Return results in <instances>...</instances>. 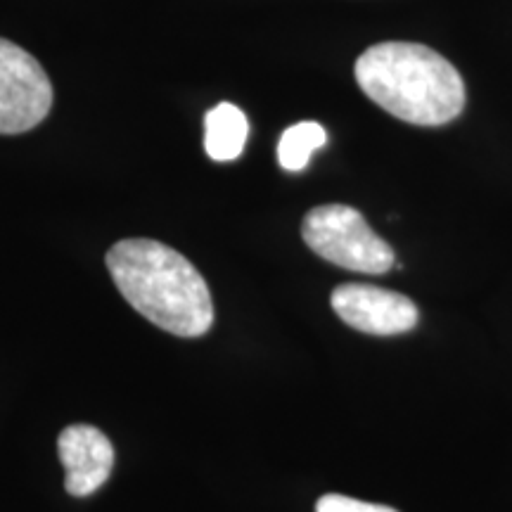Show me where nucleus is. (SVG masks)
Masks as SVG:
<instances>
[{"instance_id":"obj_1","label":"nucleus","mask_w":512,"mask_h":512,"mask_svg":"<svg viewBox=\"0 0 512 512\" xmlns=\"http://www.w3.org/2000/svg\"><path fill=\"white\" fill-rule=\"evenodd\" d=\"M107 271L121 297L152 325L176 337H202L214 325L207 280L174 247L157 240H119Z\"/></svg>"},{"instance_id":"obj_2","label":"nucleus","mask_w":512,"mask_h":512,"mask_svg":"<svg viewBox=\"0 0 512 512\" xmlns=\"http://www.w3.org/2000/svg\"><path fill=\"white\" fill-rule=\"evenodd\" d=\"M354 72L361 91L406 124L444 126L465 107L463 76L422 43H377L358 57Z\"/></svg>"},{"instance_id":"obj_3","label":"nucleus","mask_w":512,"mask_h":512,"mask_svg":"<svg viewBox=\"0 0 512 512\" xmlns=\"http://www.w3.org/2000/svg\"><path fill=\"white\" fill-rule=\"evenodd\" d=\"M302 238L320 259L356 273L380 275L394 266V249L347 204H320L304 216Z\"/></svg>"},{"instance_id":"obj_4","label":"nucleus","mask_w":512,"mask_h":512,"mask_svg":"<svg viewBox=\"0 0 512 512\" xmlns=\"http://www.w3.org/2000/svg\"><path fill=\"white\" fill-rule=\"evenodd\" d=\"M53 107V83L34 55L0 38V133L36 128Z\"/></svg>"},{"instance_id":"obj_5","label":"nucleus","mask_w":512,"mask_h":512,"mask_svg":"<svg viewBox=\"0 0 512 512\" xmlns=\"http://www.w3.org/2000/svg\"><path fill=\"white\" fill-rule=\"evenodd\" d=\"M332 309L349 328L366 335H403L418 325V306L406 294L375 285H339L330 297Z\"/></svg>"},{"instance_id":"obj_6","label":"nucleus","mask_w":512,"mask_h":512,"mask_svg":"<svg viewBox=\"0 0 512 512\" xmlns=\"http://www.w3.org/2000/svg\"><path fill=\"white\" fill-rule=\"evenodd\" d=\"M57 453L64 465V489L76 498L95 494L112 475L114 446L98 427L69 425L57 437Z\"/></svg>"},{"instance_id":"obj_7","label":"nucleus","mask_w":512,"mask_h":512,"mask_svg":"<svg viewBox=\"0 0 512 512\" xmlns=\"http://www.w3.org/2000/svg\"><path fill=\"white\" fill-rule=\"evenodd\" d=\"M249 136L245 112L233 102H221L204 117V150L214 162H233L242 155Z\"/></svg>"},{"instance_id":"obj_8","label":"nucleus","mask_w":512,"mask_h":512,"mask_svg":"<svg viewBox=\"0 0 512 512\" xmlns=\"http://www.w3.org/2000/svg\"><path fill=\"white\" fill-rule=\"evenodd\" d=\"M328 143V133L316 121H299L287 128L278 145V162L287 171H302L311 155Z\"/></svg>"},{"instance_id":"obj_9","label":"nucleus","mask_w":512,"mask_h":512,"mask_svg":"<svg viewBox=\"0 0 512 512\" xmlns=\"http://www.w3.org/2000/svg\"><path fill=\"white\" fill-rule=\"evenodd\" d=\"M316 512H396V510L387 508V505L356 501V498H349L342 494H328L316 503Z\"/></svg>"}]
</instances>
